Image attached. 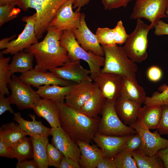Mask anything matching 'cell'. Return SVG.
Masks as SVG:
<instances>
[{
	"label": "cell",
	"instance_id": "51",
	"mask_svg": "<svg viewBox=\"0 0 168 168\" xmlns=\"http://www.w3.org/2000/svg\"><path fill=\"white\" fill-rule=\"evenodd\" d=\"M91 0H75L73 4V8L80 11L81 8L87 4Z\"/></svg>",
	"mask_w": 168,
	"mask_h": 168
},
{
	"label": "cell",
	"instance_id": "14",
	"mask_svg": "<svg viewBox=\"0 0 168 168\" xmlns=\"http://www.w3.org/2000/svg\"><path fill=\"white\" fill-rule=\"evenodd\" d=\"M51 128L52 144L64 156L78 162L80 152L77 142L61 127Z\"/></svg>",
	"mask_w": 168,
	"mask_h": 168
},
{
	"label": "cell",
	"instance_id": "17",
	"mask_svg": "<svg viewBox=\"0 0 168 168\" xmlns=\"http://www.w3.org/2000/svg\"><path fill=\"white\" fill-rule=\"evenodd\" d=\"M85 15L81 13L80 24L73 32L78 43L87 51H90L95 54L104 56V52L95 34L88 28L85 20Z\"/></svg>",
	"mask_w": 168,
	"mask_h": 168
},
{
	"label": "cell",
	"instance_id": "34",
	"mask_svg": "<svg viewBox=\"0 0 168 168\" xmlns=\"http://www.w3.org/2000/svg\"><path fill=\"white\" fill-rule=\"evenodd\" d=\"M158 90L151 96H147L144 103L149 105H168V86L164 84L160 86Z\"/></svg>",
	"mask_w": 168,
	"mask_h": 168
},
{
	"label": "cell",
	"instance_id": "18",
	"mask_svg": "<svg viewBox=\"0 0 168 168\" xmlns=\"http://www.w3.org/2000/svg\"><path fill=\"white\" fill-rule=\"evenodd\" d=\"M132 135H106L97 132L93 140L101 149L103 156L113 159L124 147L126 141Z\"/></svg>",
	"mask_w": 168,
	"mask_h": 168
},
{
	"label": "cell",
	"instance_id": "50",
	"mask_svg": "<svg viewBox=\"0 0 168 168\" xmlns=\"http://www.w3.org/2000/svg\"><path fill=\"white\" fill-rule=\"evenodd\" d=\"M156 155L162 160L165 168H168V147L158 151Z\"/></svg>",
	"mask_w": 168,
	"mask_h": 168
},
{
	"label": "cell",
	"instance_id": "52",
	"mask_svg": "<svg viewBox=\"0 0 168 168\" xmlns=\"http://www.w3.org/2000/svg\"><path fill=\"white\" fill-rule=\"evenodd\" d=\"M16 35H13L9 38H5L2 39L0 41V49H6L9 44L10 41L14 38Z\"/></svg>",
	"mask_w": 168,
	"mask_h": 168
},
{
	"label": "cell",
	"instance_id": "12",
	"mask_svg": "<svg viewBox=\"0 0 168 168\" xmlns=\"http://www.w3.org/2000/svg\"><path fill=\"white\" fill-rule=\"evenodd\" d=\"M130 126L140 136L142 144L139 149L145 154L150 156L156 155L158 151L168 147V139L161 137L157 130L152 133L137 120Z\"/></svg>",
	"mask_w": 168,
	"mask_h": 168
},
{
	"label": "cell",
	"instance_id": "19",
	"mask_svg": "<svg viewBox=\"0 0 168 168\" xmlns=\"http://www.w3.org/2000/svg\"><path fill=\"white\" fill-rule=\"evenodd\" d=\"M31 109L38 116L45 119L51 128L61 127L58 103L52 100L40 98L32 105Z\"/></svg>",
	"mask_w": 168,
	"mask_h": 168
},
{
	"label": "cell",
	"instance_id": "23",
	"mask_svg": "<svg viewBox=\"0 0 168 168\" xmlns=\"http://www.w3.org/2000/svg\"><path fill=\"white\" fill-rule=\"evenodd\" d=\"M80 150L78 162L81 168H96L103 156L101 149L97 146L80 141L76 142Z\"/></svg>",
	"mask_w": 168,
	"mask_h": 168
},
{
	"label": "cell",
	"instance_id": "47",
	"mask_svg": "<svg viewBox=\"0 0 168 168\" xmlns=\"http://www.w3.org/2000/svg\"><path fill=\"white\" fill-rule=\"evenodd\" d=\"M97 168H116L113 159L103 156L98 164Z\"/></svg>",
	"mask_w": 168,
	"mask_h": 168
},
{
	"label": "cell",
	"instance_id": "21",
	"mask_svg": "<svg viewBox=\"0 0 168 168\" xmlns=\"http://www.w3.org/2000/svg\"><path fill=\"white\" fill-rule=\"evenodd\" d=\"M141 104L120 96L114 102L116 112L126 125L131 126L137 120Z\"/></svg>",
	"mask_w": 168,
	"mask_h": 168
},
{
	"label": "cell",
	"instance_id": "16",
	"mask_svg": "<svg viewBox=\"0 0 168 168\" xmlns=\"http://www.w3.org/2000/svg\"><path fill=\"white\" fill-rule=\"evenodd\" d=\"M19 77L24 84L32 85L36 88L42 85H58L67 86L76 84L61 79L51 71L37 70L34 68L22 73Z\"/></svg>",
	"mask_w": 168,
	"mask_h": 168
},
{
	"label": "cell",
	"instance_id": "8",
	"mask_svg": "<svg viewBox=\"0 0 168 168\" xmlns=\"http://www.w3.org/2000/svg\"><path fill=\"white\" fill-rule=\"evenodd\" d=\"M168 7V0H136L130 19L143 18L151 23L153 28L160 19L167 17Z\"/></svg>",
	"mask_w": 168,
	"mask_h": 168
},
{
	"label": "cell",
	"instance_id": "38",
	"mask_svg": "<svg viewBox=\"0 0 168 168\" xmlns=\"http://www.w3.org/2000/svg\"><path fill=\"white\" fill-rule=\"evenodd\" d=\"M63 156L61 152L49 142L47 147V156L49 166L59 168Z\"/></svg>",
	"mask_w": 168,
	"mask_h": 168
},
{
	"label": "cell",
	"instance_id": "29",
	"mask_svg": "<svg viewBox=\"0 0 168 168\" xmlns=\"http://www.w3.org/2000/svg\"><path fill=\"white\" fill-rule=\"evenodd\" d=\"M33 147V159L38 168H47L49 165L47 156L48 136L30 137Z\"/></svg>",
	"mask_w": 168,
	"mask_h": 168
},
{
	"label": "cell",
	"instance_id": "11",
	"mask_svg": "<svg viewBox=\"0 0 168 168\" xmlns=\"http://www.w3.org/2000/svg\"><path fill=\"white\" fill-rule=\"evenodd\" d=\"M91 78L107 100L115 102L121 96L123 78L120 76L100 71Z\"/></svg>",
	"mask_w": 168,
	"mask_h": 168
},
{
	"label": "cell",
	"instance_id": "3",
	"mask_svg": "<svg viewBox=\"0 0 168 168\" xmlns=\"http://www.w3.org/2000/svg\"><path fill=\"white\" fill-rule=\"evenodd\" d=\"M69 0H16V5L24 11L29 8L36 11L37 18L35 26V33L38 39L43 37L47 31L49 23L58 9Z\"/></svg>",
	"mask_w": 168,
	"mask_h": 168
},
{
	"label": "cell",
	"instance_id": "35",
	"mask_svg": "<svg viewBox=\"0 0 168 168\" xmlns=\"http://www.w3.org/2000/svg\"><path fill=\"white\" fill-rule=\"evenodd\" d=\"M116 168H138L132 152L124 147L113 159Z\"/></svg>",
	"mask_w": 168,
	"mask_h": 168
},
{
	"label": "cell",
	"instance_id": "6",
	"mask_svg": "<svg viewBox=\"0 0 168 168\" xmlns=\"http://www.w3.org/2000/svg\"><path fill=\"white\" fill-rule=\"evenodd\" d=\"M152 29L150 24L147 25L141 19H137L136 27L129 35L123 47L127 56L134 62H141L147 58V35L149 30Z\"/></svg>",
	"mask_w": 168,
	"mask_h": 168
},
{
	"label": "cell",
	"instance_id": "40",
	"mask_svg": "<svg viewBox=\"0 0 168 168\" xmlns=\"http://www.w3.org/2000/svg\"><path fill=\"white\" fill-rule=\"evenodd\" d=\"M157 129L160 134L168 135V105L162 106L161 118Z\"/></svg>",
	"mask_w": 168,
	"mask_h": 168
},
{
	"label": "cell",
	"instance_id": "5",
	"mask_svg": "<svg viewBox=\"0 0 168 168\" xmlns=\"http://www.w3.org/2000/svg\"><path fill=\"white\" fill-rule=\"evenodd\" d=\"M101 46L104 52L105 62L101 72L116 74L122 77H136L137 65L127 56L123 47L117 44Z\"/></svg>",
	"mask_w": 168,
	"mask_h": 168
},
{
	"label": "cell",
	"instance_id": "4",
	"mask_svg": "<svg viewBox=\"0 0 168 168\" xmlns=\"http://www.w3.org/2000/svg\"><path fill=\"white\" fill-rule=\"evenodd\" d=\"M59 42L60 45L67 50L70 61L82 60L87 63L91 71V78L100 71V67L104 64V57L84 49L77 41L72 30L63 31Z\"/></svg>",
	"mask_w": 168,
	"mask_h": 168
},
{
	"label": "cell",
	"instance_id": "26",
	"mask_svg": "<svg viewBox=\"0 0 168 168\" xmlns=\"http://www.w3.org/2000/svg\"><path fill=\"white\" fill-rule=\"evenodd\" d=\"M121 96L138 103H144L147 97L143 88L138 83L136 77H122Z\"/></svg>",
	"mask_w": 168,
	"mask_h": 168
},
{
	"label": "cell",
	"instance_id": "32",
	"mask_svg": "<svg viewBox=\"0 0 168 168\" xmlns=\"http://www.w3.org/2000/svg\"><path fill=\"white\" fill-rule=\"evenodd\" d=\"M132 155L138 168H165L162 160L156 155L150 156L139 149L132 152Z\"/></svg>",
	"mask_w": 168,
	"mask_h": 168
},
{
	"label": "cell",
	"instance_id": "45",
	"mask_svg": "<svg viewBox=\"0 0 168 168\" xmlns=\"http://www.w3.org/2000/svg\"><path fill=\"white\" fill-rule=\"evenodd\" d=\"M10 103L8 97L6 98L4 96L0 95V115H2L7 111L12 114L14 113V111L11 107Z\"/></svg>",
	"mask_w": 168,
	"mask_h": 168
},
{
	"label": "cell",
	"instance_id": "36",
	"mask_svg": "<svg viewBox=\"0 0 168 168\" xmlns=\"http://www.w3.org/2000/svg\"><path fill=\"white\" fill-rule=\"evenodd\" d=\"M15 3L0 6V26L16 18L21 12L20 9L15 7Z\"/></svg>",
	"mask_w": 168,
	"mask_h": 168
},
{
	"label": "cell",
	"instance_id": "1",
	"mask_svg": "<svg viewBox=\"0 0 168 168\" xmlns=\"http://www.w3.org/2000/svg\"><path fill=\"white\" fill-rule=\"evenodd\" d=\"M47 31L42 41L31 45L24 51L34 55L36 63L35 69L50 71L70 60L67 50L60 44L62 31L50 26Z\"/></svg>",
	"mask_w": 168,
	"mask_h": 168
},
{
	"label": "cell",
	"instance_id": "28",
	"mask_svg": "<svg viewBox=\"0 0 168 168\" xmlns=\"http://www.w3.org/2000/svg\"><path fill=\"white\" fill-rule=\"evenodd\" d=\"M34 57L32 53L25 51L14 54L12 61L9 64L12 75L16 72L23 73L33 69Z\"/></svg>",
	"mask_w": 168,
	"mask_h": 168
},
{
	"label": "cell",
	"instance_id": "31",
	"mask_svg": "<svg viewBox=\"0 0 168 168\" xmlns=\"http://www.w3.org/2000/svg\"><path fill=\"white\" fill-rule=\"evenodd\" d=\"M14 158L18 162L33 157V147L31 138L26 136L10 147Z\"/></svg>",
	"mask_w": 168,
	"mask_h": 168
},
{
	"label": "cell",
	"instance_id": "53",
	"mask_svg": "<svg viewBox=\"0 0 168 168\" xmlns=\"http://www.w3.org/2000/svg\"><path fill=\"white\" fill-rule=\"evenodd\" d=\"M16 0H0V6H3L8 3H15Z\"/></svg>",
	"mask_w": 168,
	"mask_h": 168
},
{
	"label": "cell",
	"instance_id": "7",
	"mask_svg": "<svg viewBox=\"0 0 168 168\" xmlns=\"http://www.w3.org/2000/svg\"><path fill=\"white\" fill-rule=\"evenodd\" d=\"M114 102L106 100L101 112L97 132L110 136H124L133 135L137 131L132 127L125 124L117 114Z\"/></svg>",
	"mask_w": 168,
	"mask_h": 168
},
{
	"label": "cell",
	"instance_id": "37",
	"mask_svg": "<svg viewBox=\"0 0 168 168\" xmlns=\"http://www.w3.org/2000/svg\"><path fill=\"white\" fill-rule=\"evenodd\" d=\"M95 35L99 42L102 46L110 47L116 44L114 39L113 29L98 27Z\"/></svg>",
	"mask_w": 168,
	"mask_h": 168
},
{
	"label": "cell",
	"instance_id": "30",
	"mask_svg": "<svg viewBox=\"0 0 168 168\" xmlns=\"http://www.w3.org/2000/svg\"><path fill=\"white\" fill-rule=\"evenodd\" d=\"M27 135L20 128L18 124L13 122L3 124L0 127V139L9 147Z\"/></svg>",
	"mask_w": 168,
	"mask_h": 168
},
{
	"label": "cell",
	"instance_id": "10",
	"mask_svg": "<svg viewBox=\"0 0 168 168\" xmlns=\"http://www.w3.org/2000/svg\"><path fill=\"white\" fill-rule=\"evenodd\" d=\"M36 18V12L31 16H23L21 20L26 23L23 30L16 39L10 41L7 48L1 53L3 54H14L23 51L32 44L38 43L39 42L35 30Z\"/></svg>",
	"mask_w": 168,
	"mask_h": 168
},
{
	"label": "cell",
	"instance_id": "43",
	"mask_svg": "<svg viewBox=\"0 0 168 168\" xmlns=\"http://www.w3.org/2000/svg\"><path fill=\"white\" fill-rule=\"evenodd\" d=\"M148 79L151 82H156L159 81L162 76V72L158 67L153 65L150 67L147 72Z\"/></svg>",
	"mask_w": 168,
	"mask_h": 168
},
{
	"label": "cell",
	"instance_id": "48",
	"mask_svg": "<svg viewBox=\"0 0 168 168\" xmlns=\"http://www.w3.org/2000/svg\"><path fill=\"white\" fill-rule=\"evenodd\" d=\"M0 156L9 159L14 158L10 147L7 146L0 139Z\"/></svg>",
	"mask_w": 168,
	"mask_h": 168
},
{
	"label": "cell",
	"instance_id": "54",
	"mask_svg": "<svg viewBox=\"0 0 168 168\" xmlns=\"http://www.w3.org/2000/svg\"><path fill=\"white\" fill-rule=\"evenodd\" d=\"M166 13L167 15V17L168 18V7H167L166 11Z\"/></svg>",
	"mask_w": 168,
	"mask_h": 168
},
{
	"label": "cell",
	"instance_id": "13",
	"mask_svg": "<svg viewBox=\"0 0 168 168\" xmlns=\"http://www.w3.org/2000/svg\"><path fill=\"white\" fill-rule=\"evenodd\" d=\"M75 0H69L64 3L57 11L49 26L54 27L58 30H72L79 26L81 16L80 12L73 11Z\"/></svg>",
	"mask_w": 168,
	"mask_h": 168
},
{
	"label": "cell",
	"instance_id": "39",
	"mask_svg": "<svg viewBox=\"0 0 168 168\" xmlns=\"http://www.w3.org/2000/svg\"><path fill=\"white\" fill-rule=\"evenodd\" d=\"M113 33L115 42L116 44L122 45L124 43L129 35L126 33L122 21L117 22L113 28Z\"/></svg>",
	"mask_w": 168,
	"mask_h": 168
},
{
	"label": "cell",
	"instance_id": "42",
	"mask_svg": "<svg viewBox=\"0 0 168 168\" xmlns=\"http://www.w3.org/2000/svg\"><path fill=\"white\" fill-rule=\"evenodd\" d=\"M132 0H101V2L106 10L118 8L122 7H125Z\"/></svg>",
	"mask_w": 168,
	"mask_h": 168
},
{
	"label": "cell",
	"instance_id": "20",
	"mask_svg": "<svg viewBox=\"0 0 168 168\" xmlns=\"http://www.w3.org/2000/svg\"><path fill=\"white\" fill-rule=\"evenodd\" d=\"M95 86L94 83L89 81L77 84L75 88L66 96L64 103L80 110L93 94Z\"/></svg>",
	"mask_w": 168,
	"mask_h": 168
},
{
	"label": "cell",
	"instance_id": "24",
	"mask_svg": "<svg viewBox=\"0 0 168 168\" xmlns=\"http://www.w3.org/2000/svg\"><path fill=\"white\" fill-rule=\"evenodd\" d=\"M77 84L67 86L46 85L38 87L36 91L42 98L52 100L58 103H64L66 96L75 88Z\"/></svg>",
	"mask_w": 168,
	"mask_h": 168
},
{
	"label": "cell",
	"instance_id": "9",
	"mask_svg": "<svg viewBox=\"0 0 168 168\" xmlns=\"http://www.w3.org/2000/svg\"><path fill=\"white\" fill-rule=\"evenodd\" d=\"M9 85L11 93L7 97L11 104L16 105L20 110L31 109L32 105L40 98L31 86L24 84L14 74Z\"/></svg>",
	"mask_w": 168,
	"mask_h": 168
},
{
	"label": "cell",
	"instance_id": "44",
	"mask_svg": "<svg viewBox=\"0 0 168 168\" xmlns=\"http://www.w3.org/2000/svg\"><path fill=\"white\" fill-rule=\"evenodd\" d=\"M78 161L63 155L59 168H81Z\"/></svg>",
	"mask_w": 168,
	"mask_h": 168
},
{
	"label": "cell",
	"instance_id": "2",
	"mask_svg": "<svg viewBox=\"0 0 168 168\" xmlns=\"http://www.w3.org/2000/svg\"><path fill=\"white\" fill-rule=\"evenodd\" d=\"M58 104L61 127L76 142L90 143L97 132L100 119L91 117L64 102Z\"/></svg>",
	"mask_w": 168,
	"mask_h": 168
},
{
	"label": "cell",
	"instance_id": "22",
	"mask_svg": "<svg viewBox=\"0 0 168 168\" xmlns=\"http://www.w3.org/2000/svg\"><path fill=\"white\" fill-rule=\"evenodd\" d=\"M29 115L32 121L25 119L19 112H14L13 119L17 123L21 130L30 137H48L50 135L51 128L45 126L41 121L36 120L34 114Z\"/></svg>",
	"mask_w": 168,
	"mask_h": 168
},
{
	"label": "cell",
	"instance_id": "25",
	"mask_svg": "<svg viewBox=\"0 0 168 168\" xmlns=\"http://www.w3.org/2000/svg\"><path fill=\"white\" fill-rule=\"evenodd\" d=\"M162 106L145 105L141 107L137 120L145 128L149 129H157L160 120Z\"/></svg>",
	"mask_w": 168,
	"mask_h": 168
},
{
	"label": "cell",
	"instance_id": "49",
	"mask_svg": "<svg viewBox=\"0 0 168 168\" xmlns=\"http://www.w3.org/2000/svg\"><path fill=\"white\" fill-rule=\"evenodd\" d=\"M16 168H37L38 166L33 159L26 160L21 161L18 162L16 164Z\"/></svg>",
	"mask_w": 168,
	"mask_h": 168
},
{
	"label": "cell",
	"instance_id": "46",
	"mask_svg": "<svg viewBox=\"0 0 168 168\" xmlns=\"http://www.w3.org/2000/svg\"><path fill=\"white\" fill-rule=\"evenodd\" d=\"M154 34L157 36L168 35V24L160 20L154 26Z\"/></svg>",
	"mask_w": 168,
	"mask_h": 168
},
{
	"label": "cell",
	"instance_id": "27",
	"mask_svg": "<svg viewBox=\"0 0 168 168\" xmlns=\"http://www.w3.org/2000/svg\"><path fill=\"white\" fill-rule=\"evenodd\" d=\"M94 91L80 111L92 118L98 117L101 113L106 99L95 85Z\"/></svg>",
	"mask_w": 168,
	"mask_h": 168
},
{
	"label": "cell",
	"instance_id": "33",
	"mask_svg": "<svg viewBox=\"0 0 168 168\" xmlns=\"http://www.w3.org/2000/svg\"><path fill=\"white\" fill-rule=\"evenodd\" d=\"M10 58H5L0 53V95L9 96L10 92L7 87L11 80L12 74L9 68V62Z\"/></svg>",
	"mask_w": 168,
	"mask_h": 168
},
{
	"label": "cell",
	"instance_id": "41",
	"mask_svg": "<svg viewBox=\"0 0 168 168\" xmlns=\"http://www.w3.org/2000/svg\"><path fill=\"white\" fill-rule=\"evenodd\" d=\"M142 144L141 137L138 133L132 135L126 141L124 148L130 152L139 149Z\"/></svg>",
	"mask_w": 168,
	"mask_h": 168
},
{
	"label": "cell",
	"instance_id": "15",
	"mask_svg": "<svg viewBox=\"0 0 168 168\" xmlns=\"http://www.w3.org/2000/svg\"><path fill=\"white\" fill-rule=\"evenodd\" d=\"M50 71L61 79L76 84L92 81L90 70L83 68L81 65L80 60L69 61Z\"/></svg>",
	"mask_w": 168,
	"mask_h": 168
}]
</instances>
